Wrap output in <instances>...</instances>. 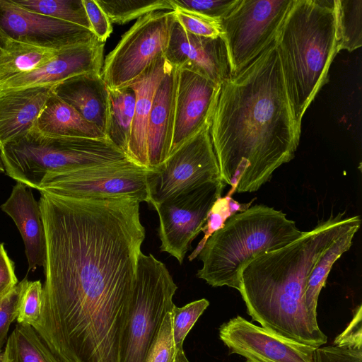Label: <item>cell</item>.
Listing matches in <instances>:
<instances>
[{"label": "cell", "instance_id": "obj_34", "mask_svg": "<svg viewBox=\"0 0 362 362\" xmlns=\"http://www.w3.org/2000/svg\"><path fill=\"white\" fill-rule=\"evenodd\" d=\"M231 195L227 194L225 197L218 198L210 209L205 224L202 228L204 237L198 243L197 247L189 256L192 261L198 257L207 240L217 230L222 228L226 221L233 216L229 207V200Z\"/></svg>", "mask_w": 362, "mask_h": 362}, {"label": "cell", "instance_id": "obj_45", "mask_svg": "<svg viewBox=\"0 0 362 362\" xmlns=\"http://www.w3.org/2000/svg\"><path fill=\"white\" fill-rule=\"evenodd\" d=\"M4 243H0V254L5 251Z\"/></svg>", "mask_w": 362, "mask_h": 362}, {"label": "cell", "instance_id": "obj_33", "mask_svg": "<svg viewBox=\"0 0 362 362\" xmlns=\"http://www.w3.org/2000/svg\"><path fill=\"white\" fill-rule=\"evenodd\" d=\"M240 0H170L175 8L187 10L220 22Z\"/></svg>", "mask_w": 362, "mask_h": 362}, {"label": "cell", "instance_id": "obj_6", "mask_svg": "<svg viewBox=\"0 0 362 362\" xmlns=\"http://www.w3.org/2000/svg\"><path fill=\"white\" fill-rule=\"evenodd\" d=\"M4 173L38 189L47 175L129 160L107 139L52 136L33 129L0 148Z\"/></svg>", "mask_w": 362, "mask_h": 362}, {"label": "cell", "instance_id": "obj_28", "mask_svg": "<svg viewBox=\"0 0 362 362\" xmlns=\"http://www.w3.org/2000/svg\"><path fill=\"white\" fill-rule=\"evenodd\" d=\"M339 50L351 52L362 45V1L334 0Z\"/></svg>", "mask_w": 362, "mask_h": 362}, {"label": "cell", "instance_id": "obj_14", "mask_svg": "<svg viewBox=\"0 0 362 362\" xmlns=\"http://www.w3.org/2000/svg\"><path fill=\"white\" fill-rule=\"evenodd\" d=\"M219 337L229 354L247 362H315V348L257 326L237 315L222 324Z\"/></svg>", "mask_w": 362, "mask_h": 362}, {"label": "cell", "instance_id": "obj_5", "mask_svg": "<svg viewBox=\"0 0 362 362\" xmlns=\"http://www.w3.org/2000/svg\"><path fill=\"white\" fill-rule=\"evenodd\" d=\"M302 231L286 214L256 204L230 216L206 242L198 257L197 276L213 287L239 291L243 268L259 255L298 238Z\"/></svg>", "mask_w": 362, "mask_h": 362}, {"label": "cell", "instance_id": "obj_9", "mask_svg": "<svg viewBox=\"0 0 362 362\" xmlns=\"http://www.w3.org/2000/svg\"><path fill=\"white\" fill-rule=\"evenodd\" d=\"M174 21L173 11H156L137 19L104 60L101 76L109 89L129 87L164 57Z\"/></svg>", "mask_w": 362, "mask_h": 362}, {"label": "cell", "instance_id": "obj_1", "mask_svg": "<svg viewBox=\"0 0 362 362\" xmlns=\"http://www.w3.org/2000/svg\"><path fill=\"white\" fill-rule=\"evenodd\" d=\"M40 193L45 280L33 327L61 362H120L145 239L141 202Z\"/></svg>", "mask_w": 362, "mask_h": 362}, {"label": "cell", "instance_id": "obj_38", "mask_svg": "<svg viewBox=\"0 0 362 362\" xmlns=\"http://www.w3.org/2000/svg\"><path fill=\"white\" fill-rule=\"evenodd\" d=\"M315 362H362V344H331L315 351Z\"/></svg>", "mask_w": 362, "mask_h": 362}, {"label": "cell", "instance_id": "obj_21", "mask_svg": "<svg viewBox=\"0 0 362 362\" xmlns=\"http://www.w3.org/2000/svg\"><path fill=\"white\" fill-rule=\"evenodd\" d=\"M53 92L105 136L109 88L101 73H86L71 77L55 85Z\"/></svg>", "mask_w": 362, "mask_h": 362}, {"label": "cell", "instance_id": "obj_3", "mask_svg": "<svg viewBox=\"0 0 362 362\" xmlns=\"http://www.w3.org/2000/svg\"><path fill=\"white\" fill-rule=\"evenodd\" d=\"M361 222L359 216L332 214L286 245L249 262L241 272L239 292L252 321L315 349L325 344L327 337L305 305L308 277L337 238Z\"/></svg>", "mask_w": 362, "mask_h": 362}, {"label": "cell", "instance_id": "obj_15", "mask_svg": "<svg viewBox=\"0 0 362 362\" xmlns=\"http://www.w3.org/2000/svg\"><path fill=\"white\" fill-rule=\"evenodd\" d=\"M221 86L193 71L178 69L170 154L202 129L210 127Z\"/></svg>", "mask_w": 362, "mask_h": 362}, {"label": "cell", "instance_id": "obj_20", "mask_svg": "<svg viewBox=\"0 0 362 362\" xmlns=\"http://www.w3.org/2000/svg\"><path fill=\"white\" fill-rule=\"evenodd\" d=\"M18 228L25 245L28 271L43 267L46 259V235L40 204L28 186L17 182L0 206Z\"/></svg>", "mask_w": 362, "mask_h": 362}, {"label": "cell", "instance_id": "obj_29", "mask_svg": "<svg viewBox=\"0 0 362 362\" xmlns=\"http://www.w3.org/2000/svg\"><path fill=\"white\" fill-rule=\"evenodd\" d=\"M16 5L41 15L91 30L83 0H12Z\"/></svg>", "mask_w": 362, "mask_h": 362}, {"label": "cell", "instance_id": "obj_42", "mask_svg": "<svg viewBox=\"0 0 362 362\" xmlns=\"http://www.w3.org/2000/svg\"><path fill=\"white\" fill-rule=\"evenodd\" d=\"M0 172L4 173V167L1 156H0Z\"/></svg>", "mask_w": 362, "mask_h": 362}, {"label": "cell", "instance_id": "obj_13", "mask_svg": "<svg viewBox=\"0 0 362 362\" xmlns=\"http://www.w3.org/2000/svg\"><path fill=\"white\" fill-rule=\"evenodd\" d=\"M98 40L90 30L0 0V45L14 41L59 51Z\"/></svg>", "mask_w": 362, "mask_h": 362}, {"label": "cell", "instance_id": "obj_10", "mask_svg": "<svg viewBox=\"0 0 362 362\" xmlns=\"http://www.w3.org/2000/svg\"><path fill=\"white\" fill-rule=\"evenodd\" d=\"M209 128L189 139L161 165L148 173V204L153 208L180 193L207 183L223 182Z\"/></svg>", "mask_w": 362, "mask_h": 362}, {"label": "cell", "instance_id": "obj_37", "mask_svg": "<svg viewBox=\"0 0 362 362\" xmlns=\"http://www.w3.org/2000/svg\"><path fill=\"white\" fill-rule=\"evenodd\" d=\"M42 286L40 280L28 281L24 290L17 322L33 326L39 320L42 308Z\"/></svg>", "mask_w": 362, "mask_h": 362}, {"label": "cell", "instance_id": "obj_31", "mask_svg": "<svg viewBox=\"0 0 362 362\" xmlns=\"http://www.w3.org/2000/svg\"><path fill=\"white\" fill-rule=\"evenodd\" d=\"M145 362H189L183 349L175 347L171 312L168 313L147 354Z\"/></svg>", "mask_w": 362, "mask_h": 362}, {"label": "cell", "instance_id": "obj_19", "mask_svg": "<svg viewBox=\"0 0 362 362\" xmlns=\"http://www.w3.org/2000/svg\"><path fill=\"white\" fill-rule=\"evenodd\" d=\"M54 86L0 90V148L32 131Z\"/></svg>", "mask_w": 362, "mask_h": 362}, {"label": "cell", "instance_id": "obj_25", "mask_svg": "<svg viewBox=\"0 0 362 362\" xmlns=\"http://www.w3.org/2000/svg\"><path fill=\"white\" fill-rule=\"evenodd\" d=\"M361 226L357 223L341 235L320 256L308 277L305 291V303L308 310L317 317L320 293L325 286L329 273L334 262L349 250L353 239Z\"/></svg>", "mask_w": 362, "mask_h": 362}, {"label": "cell", "instance_id": "obj_44", "mask_svg": "<svg viewBox=\"0 0 362 362\" xmlns=\"http://www.w3.org/2000/svg\"><path fill=\"white\" fill-rule=\"evenodd\" d=\"M4 54V50L2 46L0 45V60Z\"/></svg>", "mask_w": 362, "mask_h": 362}, {"label": "cell", "instance_id": "obj_18", "mask_svg": "<svg viewBox=\"0 0 362 362\" xmlns=\"http://www.w3.org/2000/svg\"><path fill=\"white\" fill-rule=\"evenodd\" d=\"M177 71L176 67L166 61L164 75L154 95L147 134L149 171L158 168L170 154L175 126Z\"/></svg>", "mask_w": 362, "mask_h": 362}, {"label": "cell", "instance_id": "obj_24", "mask_svg": "<svg viewBox=\"0 0 362 362\" xmlns=\"http://www.w3.org/2000/svg\"><path fill=\"white\" fill-rule=\"evenodd\" d=\"M135 100V93L129 87L109 89L108 120L105 136L125 155L132 132Z\"/></svg>", "mask_w": 362, "mask_h": 362}, {"label": "cell", "instance_id": "obj_35", "mask_svg": "<svg viewBox=\"0 0 362 362\" xmlns=\"http://www.w3.org/2000/svg\"><path fill=\"white\" fill-rule=\"evenodd\" d=\"M28 280L25 278L0 298V348L7 340L11 324L17 319L22 296Z\"/></svg>", "mask_w": 362, "mask_h": 362}, {"label": "cell", "instance_id": "obj_26", "mask_svg": "<svg viewBox=\"0 0 362 362\" xmlns=\"http://www.w3.org/2000/svg\"><path fill=\"white\" fill-rule=\"evenodd\" d=\"M4 362H61L33 326L17 323L6 340Z\"/></svg>", "mask_w": 362, "mask_h": 362}, {"label": "cell", "instance_id": "obj_39", "mask_svg": "<svg viewBox=\"0 0 362 362\" xmlns=\"http://www.w3.org/2000/svg\"><path fill=\"white\" fill-rule=\"evenodd\" d=\"M91 31L97 39L105 42L112 32V23L96 0H83Z\"/></svg>", "mask_w": 362, "mask_h": 362}, {"label": "cell", "instance_id": "obj_22", "mask_svg": "<svg viewBox=\"0 0 362 362\" xmlns=\"http://www.w3.org/2000/svg\"><path fill=\"white\" fill-rule=\"evenodd\" d=\"M166 61L161 57L153 62L143 74L129 87L135 93V107L127 158L148 170L147 153L148 124L156 88L161 81Z\"/></svg>", "mask_w": 362, "mask_h": 362}, {"label": "cell", "instance_id": "obj_30", "mask_svg": "<svg viewBox=\"0 0 362 362\" xmlns=\"http://www.w3.org/2000/svg\"><path fill=\"white\" fill-rule=\"evenodd\" d=\"M111 23L124 24L156 11H173L170 0H96Z\"/></svg>", "mask_w": 362, "mask_h": 362}, {"label": "cell", "instance_id": "obj_27", "mask_svg": "<svg viewBox=\"0 0 362 362\" xmlns=\"http://www.w3.org/2000/svg\"><path fill=\"white\" fill-rule=\"evenodd\" d=\"M1 46L4 54L0 60V81L35 70L57 53L56 51L14 41L5 42Z\"/></svg>", "mask_w": 362, "mask_h": 362}, {"label": "cell", "instance_id": "obj_36", "mask_svg": "<svg viewBox=\"0 0 362 362\" xmlns=\"http://www.w3.org/2000/svg\"><path fill=\"white\" fill-rule=\"evenodd\" d=\"M175 20L188 33L202 37H217L221 36L218 21H213L196 13L175 8Z\"/></svg>", "mask_w": 362, "mask_h": 362}, {"label": "cell", "instance_id": "obj_16", "mask_svg": "<svg viewBox=\"0 0 362 362\" xmlns=\"http://www.w3.org/2000/svg\"><path fill=\"white\" fill-rule=\"evenodd\" d=\"M164 57L177 69L193 71L219 85L230 76L226 48L221 37L191 34L175 18Z\"/></svg>", "mask_w": 362, "mask_h": 362}, {"label": "cell", "instance_id": "obj_12", "mask_svg": "<svg viewBox=\"0 0 362 362\" xmlns=\"http://www.w3.org/2000/svg\"><path fill=\"white\" fill-rule=\"evenodd\" d=\"M225 187L223 182L207 183L155 206L159 217L160 250L182 264L189 246L202 231L210 209L221 197Z\"/></svg>", "mask_w": 362, "mask_h": 362}, {"label": "cell", "instance_id": "obj_43", "mask_svg": "<svg viewBox=\"0 0 362 362\" xmlns=\"http://www.w3.org/2000/svg\"><path fill=\"white\" fill-rule=\"evenodd\" d=\"M4 351L0 348V362H4Z\"/></svg>", "mask_w": 362, "mask_h": 362}, {"label": "cell", "instance_id": "obj_17", "mask_svg": "<svg viewBox=\"0 0 362 362\" xmlns=\"http://www.w3.org/2000/svg\"><path fill=\"white\" fill-rule=\"evenodd\" d=\"M105 42L98 40L57 51L49 61L30 72L0 81V90L35 86H55L86 73H101Z\"/></svg>", "mask_w": 362, "mask_h": 362}, {"label": "cell", "instance_id": "obj_4", "mask_svg": "<svg viewBox=\"0 0 362 362\" xmlns=\"http://www.w3.org/2000/svg\"><path fill=\"white\" fill-rule=\"evenodd\" d=\"M275 42L294 118L301 127L339 52L334 0H293Z\"/></svg>", "mask_w": 362, "mask_h": 362}, {"label": "cell", "instance_id": "obj_11", "mask_svg": "<svg viewBox=\"0 0 362 362\" xmlns=\"http://www.w3.org/2000/svg\"><path fill=\"white\" fill-rule=\"evenodd\" d=\"M149 170L129 160L47 175L38 191L78 198H132L148 204Z\"/></svg>", "mask_w": 362, "mask_h": 362}, {"label": "cell", "instance_id": "obj_8", "mask_svg": "<svg viewBox=\"0 0 362 362\" xmlns=\"http://www.w3.org/2000/svg\"><path fill=\"white\" fill-rule=\"evenodd\" d=\"M293 0H240L220 22L230 76L238 74L276 40Z\"/></svg>", "mask_w": 362, "mask_h": 362}, {"label": "cell", "instance_id": "obj_2", "mask_svg": "<svg viewBox=\"0 0 362 362\" xmlns=\"http://www.w3.org/2000/svg\"><path fill=\"white\" fill-rule=\"evenodd\" d=\"M294 118L275 41L221 86L209 133L228 192H253L295 156Z\"/></svg>", "mask_w": 362, "mask_h": 362}, {"label": "cell", "instance_id": "obj_7", "mask_svg": "<svg viewBox=\"0 0 362 362\" xmlns=\"http://www.w3.org/2000/svg\"><path fill=\"white\" fill-rule=\"evenodd\" d=\"M177 289L166 266L153 255L141 252L120 362H145L164 317L175 305Z\"/></svg>", "mask_w": 362, "mask_h": 362}, {"label": "cell", "instance_id": "obj_32", "mask_svg": "<svg viewBox=\"0 0 362 362\" xmlns=\"http://www.w3.org/2000/svg\"><path fill=\"white\" fill-rule=\"evenodd\" d=\"M209 305L205 298L192 301L182 308L175 305L171 310L173 341L176 348L183 349V343L197 320Z\"/></svg>", "mask_w": 362, "mask_h": 362}, {"label": "cell", "instance_id": "obj_23", "mask_svg": "<svg viewBox=\"0 0 362 362\" xmlns=\"http://www.w3.org/2000/svg\"><path fill=\"white\" fill-rule=\"evenodd\" d=\"M34 129L42 134L52 136L106 138L95 125L83 118L53 90L38 117Z\"/></svg>", "mask_w": 362, "mask_h": 362}, {"label": "cell", "instance_id": "obj_40", "mask_svg": "<svg viewBox=\"0 0 362 362\" xmlns=\"http://www.w3.org/2000/svg\"><path fill=\"white\" fill-rule=\"evenodd\" d=\"M361 313L360 305L346 328L335 338L334 344H362Z\"/></svg>", "mask_w": 362, "mask_h": 362}, {"label": "cell", "instance_id": "obj_41", "mask_svg": "<svg viewBox=\"0 0 362 362\" xmlns=\"http://www.w3.org/2000/svg\"><path fill=\"white\" fill-rule=\"evenodd\" d=\"M18 283L14 263L5 250L0 254V298L8 293Z\"/></svg>", "mask_w": 362, "mask_h": 362}]
</instances>
